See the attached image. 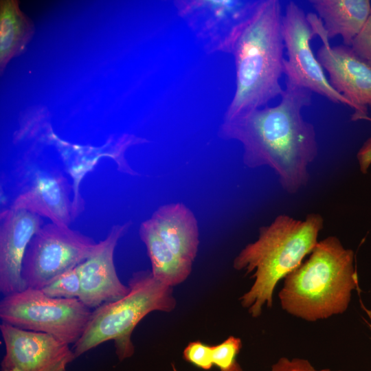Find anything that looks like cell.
Wrapping results in <instances>:
<instances>
[{
	"label": "cell",
	"instance_id": "cb8c5ba5",
	"mask_svg": "<svg viewBox=\"0 0 371 371\" xmlns=\"http://www.w3.org/2000/svg\"><path fill=\"white\" fill-rule=\"evenodd\" d=\"M172 368L173 371H178L174 364H172ZM221 371H243V369L240 366V365L236 361L232 367H230L229 369L225 370H221Z\"/></svg>",
	"mask_w": 371,
	"mask_h": 371
},
{
	"label": "cell",
	"instance_id": "484cf974",
	"mask_svg": "<svg viewBox=\"0 0 371 371\" xmlns=\"http://www.w3.org/2000/svg\"><path fill=\"white\" fill-rule=\"evenodd\" d=\"M3 371H21V370H17V369H11V370H3Z\"/></svg>",
	"mask_w": 371,
	"mask_h": 371
},
{
	"label": "cell",
	"instance_id": "603a6c76",
	"mask_svg": "<svg viewBox=\"0 0 371 371\" xmlns=\"http://www.w3.org/2000/svg\"><path fill=\"white\" fill-rule=\"evenodd\" d=\"M365 120L371 122V117H366ZM360 170L362 173H367L371 165V137H369L362 145L357 154Z\"/></svg>",
	"mask_w": 371,
	"mask_h": 371
},
{
	"label": "cell",
	"instance_id": "7c38bea8",
	"mask_svg": "<svg viewBox=\"0 0 371 371\" xmlns=\"http://www.w3.org/2000/svg\"><path fill=\"white\" fill-rule=\"evenodd\" d=\"M0 331L5 353L1 371H66L74 359L69 344L47 333L2 322Z\"/></svg>",
	"mask_w": 371,
	"mask_h": 371
},
{
	"label": "cell",
	"instance_id": "9c48e42d",
	"mask_svg": "<svg viewBox=\"0 0 371 371\" xmlns=\"http://www.w3.org/2000/svg\"><path fill=\"white\" fill-rule=\"evenodd\" d=\"M261 0H177L173 4L207 54H232Z\"/></svg>",
	"mask_w": 371,
	"mask_h": 371
},
{
	"label": "cell",
	"instance_id": "7a4b0ae2",
	"mask_svg": "<svg viewBox=\"0 0 371 371\" xmlns=\"http://www.w3.org/2000/svg\"><path fill=\"white\" fill-rule=\"evenodd\" d=\"M280 1L261 0L233 47L236 90L223 120L266 105L281 96L284 43Z\"/></svg>",
	"mask_w": 371,
	"mask_h": 371
},
{
	"label": "cell",
	"instance_id": "d4e9b609",
	"mask_svg": "<svg viewBox=\"0 0 371 371\" xmlns=\"http://www.w3.org/2000/svg\"><path fill=\"white\" fill-rule=\"evenodd\" d=\"M366 312L368 313V314L370 315V319H371V314H370L371 312L369 311H368V310H366ZM368 326H370V330H371V322H370V323H368Z\"/></svg>",
	"mask_w": 371,
	"mask_h": 371
},
{
	"label": "cell",
	"instance_id": "8fae6325",
	"mask_svg": "<svg viewBox=\"0 0 371 371\" xmlns=\"http://www.w3.org/2000/svg\"><path fill=\"white\" fill-rule=\"evenodd\" d=\"M308 19L322 41L317 58L329 76L331 86L351 104L352 121L364 120L371 106V65L358 56L350 46L331 47L322 20L315 14Z\"/></svg>",
	"mask_w": 371,
	"mask_h": 371
},
{
	"label": "cell",
	"instance_id": "30bf717a",
	"mask_svg": "<svg viewBox=\"0 0 371 371\" xmlns=\"http://www.w3.org/2000/svg\"><path fill=\"white\" fill-rule=\"evenodd\" d=\"M282 33L287 59L284 60L286 80L335 104L352 108L350 102L330 84L324 68L315 56L310 41L316 35L307 14L289 1L282 16Z\"/></svg>",
	"mask_w": 371,
	"mask_h": 371
},
{
	"label": "cell",
	"instance_id": "44dd1931",
	"mask_svg": "<svg viewBox=\"0 0 371 371\" xmlns=\"http://www.w3.org/2000/svg\"><path fill=\"white\" fill-rule=\"evenodd\" d=\"M350 47L358 56L371 65V15Z\"/></svg>",
	"mask_w": 371,
	"mask_h": 371
},
{
	"label": "cell",
	"instance_id": "5bb4252c",
	"mask_svg": "<svg viewBox=\"0 0 371 371\" xmlns=\"http://www.w3.org/2000/svg\"><path fill=\"white\" fill-rule=\"evenodd\" d=\"M0 221V290L6 295L26 289L23 261L43 221L38 214L11 207L1 212Z\"/></svg>",
	"mask_w": 371,
	"mask_h": 371
},
{
	"label": "cell",
	"instance_id": "6da1fadb",
	"mask_svg": "<svg viewBox=\"0 0 371 371\" xmlns=\"http://www.w3.org/2000/svg\"><path fill=\"white\" fill-rule=\"evenodd\" d=\"M311 95L286 80L279 104L223 120L218 135L241 143L247 166L270 167L282 188L295 193L307 184L308 166L318 153L315 127L302 116V109L311 104Z\"/></svg>",
	"mask_w": 371,
	"mask_h": 371
},
{
	"label": "cell",
	"instance_id": "9a60e30c",
	"mask_svg": "<svg viewBox=\"0 0 371 371\" xmlns=\"http://www.w3.org/2000/svg\"><path fill=\"white\" fill-rule=\"evenodd\" d=\"M24 183L11 207L45 216L60 226L69 225L74 210L66 178L55 170H38L32 172Z\"/></svg>",
	"mask_w": 371,
	"mask_h": 371
},
{
	"label": "cell",
	"instance_id": "7402d4cb",
	"mask_svg": "<svg viewBox=\"0 0 371 371\" xmlns=\"http://www.w3.org/2000/svg\"><path fill=\"white\" fill-rule=\"evenodd\" d=\"M271 371H344L333 370L328 368L317 370L307 360L302 358L289 359L283 357L280 358L272 366Z\"/></svg>",
	"mask_w": 371,
	"mask_h": 371
},
{
	"label": "cell",
	"instance_id": "277c9868",
	"mask_svg": "<svg viewBox=\"0 0 371 371\" xmlns=\"http://www.w3.org/2000/svg\"><path fill=\"white\" fill-rule=\"evenodd\" d=\"M358 285L353 251L330 236L318 241L308 258L284 278L278 297L287 313L315 322L344 313Z\"/></svg>",
	"mask_w": 371,
	"mask_h": 371
},
{
	"label": "cell",
	"instance_id": "2e32d148",
	"mask_svg": "<svg viewBox=\"0 0 371 371\" xmlns=\"http://www.w3.org/2000/svg\"><path fill=\"white\" fill-rule=\"evenodd\" d=\"M328 38L341 36L350 46L371 15L369 0H310Z\"/></svg>",
	"mask_w": 371,
	"mask_h": 371
},
{
	"label": "cell",
	"instance_id": "ba28073f",
	"mask_svg": "<svg viewBox=\"0 0 371 371\" xmlns=\"http://www.w3.org/2000/svg\"><path fill=\"white\" fill-rule=\"evenodd\" d=\"M96 243L69 226L53 223L42 225L24 256L21 273L26 288L41 289L56 276L86 260Z\"/></svg>",
	"mask_w": 371,
	"mask_h": 371
},
{
	"label": "cell",
	"instance_id": "4fadbf2b",
	"mask_svg": "<svg viewBox=\"0 0 371 371\" xmlns=\"http://www.w3.org/2000/svg\"><path fill=\"white\" fill-rule=\"evenodd\" d=\"M131 222L115 225L104 239L97 243L89 257L78 265L81 292L79 300L89 308L125 296L128 286L120 280L114 265V251Z\"/></svg>",
	"mask_w": 371,
	"mask_h": 371
},
{
	"label": "cell",
	"instance_id": "52a82bcc",
	"mask_svg": "<svg viewBox=\"0 0 371 371\" xmlns=\"http://www.w3.org/2000/svg\"><path fill=\"white\" fill-rule=\"evenodd\" d=\"M91 314L78 298L51 297L31 288L6 295L0 302L2 322L49 334L67 344L80 339Z\"/></svg>",
	"mask_w": 371,
	"mask_h": 371
},
{
	"label": "cell",
	"instance_id": "e0dca14e",
	"mask_svg": "<svg viewBox=\"0 0 371 371\" xmlns=\"http://www.w3.org/2000/svg\"><path fill=\"white\" fill-rule=\"evenodd\" d=\"M34 32L32 21L19 8L16 1L0 3V69L3 71L10 60L21 54Z\"/></svg>",
	"mask_w": 371,
	"mask_h": 371
},
{
	"label": "cell",
	"instance_id": "d6986e66",
	"mask_svg": "<svg viewBox=\"0 0 371 371\" xmlns=\"http://www.w3.org/2000/svg\"><path fill=\"white\" fill-rule=\"evenodd\" d=\"M242 348L240 338L230 336L222 343L212 346L213 364L221 370L229 369L236 361V357Z\"/></svg>",
	"mask_w": 371,
	"mask_h": 371
},
{
	"label": "cell",
	"instance_id": "ac0fdd59",
	"mask_svg": "<svg viewBox=\"0 0 371 371\" xmlns=\"http://www.w3.org/2000/svg\"><path fill=\"white\" fill-rule=\"evenodd\" d=\"M40 290L51 297L79 299L81 285L78 266L56 276Z\"/></svg>",
	"mask_w": 371,
	"mask_h": 371
},
{
	"label": "cell",
	"instance_id": "5b68a950",
	"mask_svg": "<svg viewBox=\"0 0 371 371\" xmlns=\"http://www.w3.org/2000/svg\"><path fill=\"white\" fill-rule=\"evenodd\" d=\"M128 286L125 296L91 312L84 333L74 345L75 359L109 341H113L120 361L132 357L135 346L131 335L138 323L153 311L170 312L175 308L171 286L157 280L148 270L134 273Z\"/></svg>",
	"mask_w": 371,
	"mask_h": 371
},
{
	"label": "cell",
	"instance_id": "8992f818",
	"mask_svg": "<svg viewBox=\"0 0 371 371\" xmlns=\"http://www.w3.org/2000/svg\"><path fill=\"white\" fill-rule=\"evenodd\" d=\"M139 236L157 280L172 287L188 278L199 243L197 221L188 207L181 203L159 207L142 223Z\"/></svg>",
	"mask_w": 371,
	"mask_h": 371
},
{
	"label": "cell",
	"instance_id": "ffe728a7",
	"mask_svg": "<svg viewBox=\"0 0 371 371\" xmlns=\"http://www.w3.org/2000/svg\"><path fill=\"white\" fill-rule=\"evenodd\" d=\"M183 359L194 366L208 370L212 367V346L200 341L188 344L183 352Z\"/></svg>",
	"mask_w": 371,
	"mask_h": 371
},
{
	"label": "cell",
	"instance_id": "3957f363",
	"mask_svg": "<svg viewBox=\"0 0 371 371\" xmlns=\"http://www.w3.org/2000/svg\"><path fill=\"white\" fill-rule=\"evenodd\" d=\"M323 225L324 219L317 213L308 214L304 220L279 215L270 225L262 227L258 239L247 245L234 258L236 270L253 273L252 286L240 297L241 305L251 317H259L265 305L272 307L278 282L311 253Z\"/></svg>",
	"mask_w": 371,
	"mask_h": 371
}]
</instances>
